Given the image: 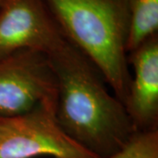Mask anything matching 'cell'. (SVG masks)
I'll use <instances>...</instances> for the list:
<instances>
[{"instance_id":"cell-1","label":"cell","mask_w":158,"mask_h":158,"mask_svg":"<svg viewBox=\"0 0 158 158\" xmlns=\"http://www.w3.org/2000/svg\"><path fill=\"white\" fill-rule=\"evenodd\" d=\"M48 57L56 77V118L62 129L99 157L122 150L137 131L100 71L70 41Z\"/></svg>"},{"instance_id":"cell-2","label":"cell","mask_w":158,"mask_h":158,"mask_svg":"<svg viewBox=\"0 0 158 158\" xmlns=\"http://www.w3.org/2000/svg\"><path fill=\"white\" fill-rule=\"evenodd\" d=\"M44 1L67 39L96 66L114 96L124 105L132 80L127 51V1Z\"/></svg>"},{"instance_id":"cell-3","label":"cell","mask_w":158,"mask_h":158,"mask_svg":"<svg viewBox=\"0 0 158 158\" xmlns=\"http://www.w3.org/2000/svg\"><path fill=\"white\" fill-rule=\"evenodd\" d=\"M57 95L26 113L0 118V158H101L73 140L56 118Z\"/></svg>"},{"instance_id":"cell-4","label":"cell","mask_w":158,"mask_h":158,"mask_svg":"<svg viewBox=\"0 0 158 158\" xmlns=\"http://www.w3.org/2000/svg\"><path fill=\"white\" fill-rule=\"evenodd\" d=\"M57 95V80L45 53L19 49L0 58V118L26 113Z\"/></svg>"},{"instance_id":"cell-5","label":"cell","mask_w":158,"mask_h":158,"mask_svg":"<svg viewBox=\"0 0 158 158\" xmlns=\"http://www.w3.org/2000/svg\"><path fill=\"white\" fill-rule=\"evenodd\" d=\"M69 42L44 0H5L0 7V58L19 49L50 56Z\"/></svg>"},{"instance_id":"cell-6","label":"cell","mask_w":158,"mask_h":158,"mask_svg":"<svg viewBox=\"0 0 158 158\" xmlns=\"http://www.w3.org/2000/svg\"><path fill=\"white\" fill-rule=\"evenodd\" d=\"M134 69L124 106L137 132L158 130V34L128 54Z\"/></svg>"},{"instance_id":"cell-7","label":"cell","mask_w":158,"mask_h":158,"mask_svg":"<svg viewBox=\"0 0 158 158\" xmlns=\"http://www.w3.org/2000/svg\"><path fill=\"white\" fill-rule=\"evenodd\" d=\"M129 12L127 51L131 53L158 34V0H126Z\"/></svg>"},{"instance_id":"cell-8","label":"cell","mask_w":158,"mask_h":158,"mask_svg":"<svg viewBox=\"0 0 158 158\" xmlns=\"http://www.w3.org/2000/svg\"><path fill=\"white\" fill-rule=\"evenodd\" d=\"M111 158H158V130L137 132L127 146Z\"/></svg>"},{"instance_id":"cell-9","label":"cell","mask_w":158,"mask_h":158,"mask_svg":"<svg viewBox=\"0 0 158 158\" xmlns=\"http://www.w3.org/2000/svg\"><path fill=\"white\" fill-rule=\"evenodd\" d=\"M4 1H5V0H0V7H1V6L3 5V3H4Z\"/></svg>"}]
</instances>
